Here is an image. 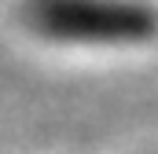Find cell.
I'll return each instance as SVG.
<instances>
[{"mask_svg":"<svg viewBox=\"0 0 158 154\" xmlns=\"http://www.w3.org/2000/svg\"><path fill=\"white\" fill-rule=\"evenodd\" d=\"M22 30L63 51H125L158 37L151 0H22Z\"/></svg>","mask_w":158,"mask_h":154,"instance_id":"obj_1","label":"cell"}]
</instances>
